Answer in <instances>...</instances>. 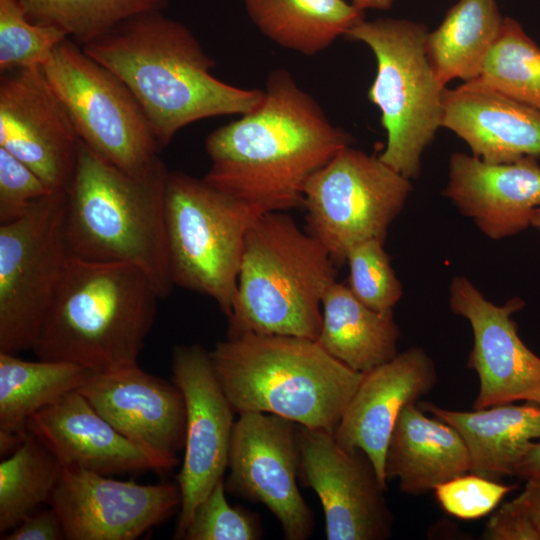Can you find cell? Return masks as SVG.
I'll list each match as a JSON object with an SVG mask.
<instances>
[{
    "label": "cell",
    "mask_w": 540,
    "mask_h": 540,
    "mask_svg": "<svg viewBox=\"0 0 540 540\" xmlns=\"http://www.w3.org/2000/svg\"><path fill=\"white\" fill-rule=\"evenodd\" d=\"M427 34L423 24L396 18L363 19L346 34L367 45L376 59L367 96L380 110L387 135L379 158L408 179L420 173L421 156L442 127L446 87L429 62Z\"/></svg>",
    "instance_id": "7"
},
{
    "label": "cell",
    "mask_w": 540,
    "mask_h": 540,
    "mask_svg": "<svg viewBox=\"0 0 540 540\" xmlns=\"http://www.w3.org/2000/svg\"><path fill=\"white\" fill-rule=\"evenodd\" d=\"M209 354L238 415L270 413L333 434L364 376L296 336L244 333Z\"/></svg>",
    "instance_id": "5"
},
{
    "label": "cell",
    "mask_w": 540,
    "mask_h": 540,
    "mask_svg": "<svg viewBox=\"0 0 540 540\" xmlns=\"http://www.w3.org/2000/svg\"><path fill=\"white\" fill-rule=\"evenodd\" d=\"M52 192L29 167L0 148V224L19 219Z\"/></svg>",
    "instance_id": "36"
},
{
    "label": "cell",
    "mask_w": 540,
    "mask_h": 540,
    "mask_svg": "<svg viewBox=\"0 0 540 540\" xmlns=\"http://www.w3.org/2000/svg\"><path fill=\"white\" fill-rule=\"evenodd\" d=\"M82 49L130 89L160 151L183 127L205 118L248 113L263 97V90L215 78V62L192 31L160 11L133 17Z\"/></svg>",
    "instance_id": "2"
},
{
    "label": "cell",
    "mask_w": 540,
    "mask_h": 540,
    "mask_svg": "<svg viewBox=\"0 0 540 540\" xmlns=\"http://www.w3.org/2000/svg\"><path fill=\"white\" fill-rule=\"evenodd\" d=\"M259 216L204 178L168 170L165 217L174 285L210 297L229 317L245 237Z\"/></svg>",
    "instance_id": "8"
},
{
    "label": "cell",
    "mask_w": 540,
    "mask_h": 540,
    "mask_svg": "<svg viewBox=\"0 0 540 540\" xmlns=\"http://www.w3.org/2000/svg\"><path fill=\"white\" fill-rule=\"evenodd\" d=\"M484 540H540V535L522 507L513 499L501 506L485 525Z\"/></svg>",
    "instance_id": "37"
},
{
    "label": "cell",
    "mask_w": 540,
    "mask_h": 540,
    "mask_svg": "<svg viewBox=\"0 0 540 540\" xmlns=\"http://www.w3.org/2000/svg\"><path fill=\"white\" fill-rule=\"evenodd\" d=\"M514 488L475 473H466L438 485L434 492L438 503L448 514L463 520H475L493 511Z\"/></svg>",
    "instance_id": "35"
},
{
    "label": "cell",
    "mask_w": 540,
    "mask_h": 540,
    "mask_svg": "<svg viewBox=\"0 0 540 540\" xmlns=\"http://www.w3.org/2000/svg\"><path fill=\"white\" fill-rule=\"evenodd\" d=\"M92 372L70 362L27 361L0 352V430H25L31 415L79 390Z\"/></svg>",
    "instance_id": "28"
},
{
    "label": "cell",
    "mask_w": 540,
    "mask_h": 540,
    "mask_svg": "<svg viewBox=\"0 0 540 540\" xmlns=\"http://www.w3.org/2000/svg\"><path fill=\"white\" fill-rule=\"evenodd\" d=\"M452 311L468 320L473 347L468 367L479 378L474 409L523 400L540 407V357L518 335L512 315L524 306L519 298L495 305L465 277L450 285Z\"/></svg>",
    "instance_id": "17"
},
{
    "label": "cell",
    "mask_w": 540,
    "mask_h": 540,
    "mask_svg": "<svg viewBox=\"0 0 540 540\" xmlns=\"http://www.w3.org/2000/svg\"><path fill=\"white\" fill-rule=\"evenodd\" d=\"M531 225L540 232V207L536 209Z\"/></svg>",
    "instance_id": "42"
},
{
    "label": "cell",
    "mask_w": 540,
    "mask_h": 540,
    "mask_svg": "<svg viewBox=\"0 0 540 540\" xmlns=\"http://www.w3.org/2000/svg\"><path fill=\"white\" fill-rule=\"evenodd\" d=\"M63 465L38 439L27 432L24 441L0 463V533L49 503Z\"/></svg>",
    "instance_id": "29"
},
{
    "label": "cell",
    "mask_w": 540,
    "mask_h": 540,
    "mask_svg": "<svg viewBox=\"0 0 540 540\" xmlns=\"http://www.w3.org/2000/svg\"><path fill=\"white\" fill-rule=\"evenodd\" d=\"M437 382L433 361L420 348H410L364 373L335 431L346 449H359L372 462L386 487L388 443L402 409L428 394Z\"/></svg>",
    "instance_id": "19"
},
{
    "label": "cell",
    "mask_w": 540,
    "mask_h": 540,
    "mask_svg": "<svg viewBox=\"0 0 540 540\" xmlns=\"http://www.w3.org/2000/svg\"><path fill=\"white\" fill-rule=\"evenodd\" d=\"M351 142L286 69H275L256 108L206 137L203 178L261 215L286 212L303 207L308 180Z\"/></svg>",
    "instance_id": "1"
},
{
    "label": "cell",
    "mask_w": 540,
    "mask_h": 540,
    "mask_svg": "<svg viewBox=\"0 0 540 540\" xmlns=\"http://www.w3.org/2000/svg\"><path fill=\"white\" fill-rule=\"evenodd\" d=\"M526 481L524 490L514 500L528 515L540 535V479Z\"/></svg>",
    "instance_id": "39"
},
{
    "label": "cell",
    "mask_w": 540,
    "mask_h": 540,
    "mask_svg": "<svg viewBox=\"0 0 540 540\" xmlns=\"http://www.w3.org/2000/svg\"><path fill=\"white\" fill-rule=\"evenodd\" d=\"M172 382L185 401L184 455L176 481L181 503L173 539H182L195 509L223 479L228 466L235 411L199 344L180 345L172 353Z\"/></svg>",
    "instance_id": "13"
},
{
    "label": "cell",
    "mask_w": 540,
    "mask_h": 540,
    "mask_svg": "<svg viewBox=\"0 0 540 540\" xmlns=\"http://www.w3.org/2000/svg\"><path fill=\"white\" fill-rule=\"evenodd\" d=\"M394 0H351V3L361 11L366 9L386 10L393 5Z\"/></svg>",
    "instance_id": "41"
},
{
    "label": "cell",
    "mask_w": 540,
    "mask_h": 540,
    "mask_svg": "<svg viewBox=\"0 0 540 540\" xmlns=\"http://www.w3.org/2000/svg\"><path fill=\"white\" fill-rule=\"evenodd\" d=\"M468 472L469 451L454 427L427 417L417 403L402 409L386 451V481L398 479L402 492L418 496Z\"/></svg>",
    "instance_id": "23"
},
{
    "label": "cell",
    "mask_w": 540,
    "mask_h": 540,
    "mask_svg": "<svg viewBox=\"0 0 540 540\" xmlns=\"http://www.w3.org/2000/svg\"><path fill=\"white\" fill-rule=\"evenodd\" d=\"M399 329L393 312L373 310L349 287L335 281L322 299V326L317 342L351 369L366 373L397 353Z\"/></svg>",
    "instance_id": "25"
},
{
    "label": "cell",
    "mask_w": 540,
    "mask_h": 540,
    "mask_svg": "<svg viewBox=\"0 0 540 540\" xmlns=\"http://www.w3.org/2000/svg\"><path fill=\"white\" fill-rule=\"evenodd\" d=\"M25 427L63 467L108 476L174 467L119 433L78 390L31 415Z\"/></svg>",
    "instance_id": "20"
},
{
    "label": "cell",
    "mask_w": 540,
    "mask_h": 540,
    "mask_svg": "<svg viewBox=\"0 0 540 540\" xmlns=\"http://www.w3.org/2000/svg\"><path fill=\"white\" fill-rule=\"evenodd\" d=\"M67 192L0 224V352L31 349L65 272Z\"/></svg>",
    "instance_id": "10"
},
{
    "label": "cell",
    "mask_w": 540,
    "mask_h": 540,
    "mask_svg": "<svg viewBox=\"0 0 540 540\" xmlns=\"http://www.w3.org/2000/svg\"><path fill=\"white\" fill-rule=\"evenodd\" d=\"M41 68L87 147L132 176L152 170L160 159L154 131L118 76L68 38Z\"/></svg>",
    "instance_id": "9"
},
{
    "label": "cell",
    "mask_w": 540,
    "mask_h": 540,
    "mask_svg": "<svg viewBox=\"0 0 540 540\" xmlns=\"http://www.w3.org/2000/svg\"><path fill=\"white\" fill-rule=\"evenodd\" d=\"M299 424L262 412L239 414L234 423L226 491L261 503L279 521L284 538L305 540L314 518L298 485Z\"/></svg>",
    "instance_id": "12"
},
{
    "label": "cell",
    "mask_w": 540,
    "mask_h": 540,
    "mask_svg": "<svg viewBox=\"0 0 540 540\" xmlns=\"http://www.w3.org/2000/svg\"><path fill=\"white\" fill-rule=\"evenodd\" d=\"M3 540H62L65 534L58 513L50 506L35 511L8 533Z\"/></svg>",
    "instance_id": "38"
},
{
    "label": "cell",
    "mask_w": 540,
    "mask_h": 540,
    "mask_svg": "<svg viewBox=\"0 0 540 540\" xmlns=\"http://www.w3.org/2000/svg\"><path fill=\"white\" fill-rule=\"evenodd\" d=\"M441 126L488 163L540 156V110L472 80L445 89Z\"/></svg>",
    "instance_id": "22"
},
{
    "label": "cell",
    "mask_w": 540,
    "mask_h": 540,
    "mask_svg": "<svg viewBox=\"0 0 540 540\" xmlns=\"http://www.w3.org/2000/svg\"><path fill=\"white\" fill-rule=\"evenodd\" d=\"M327 250L285 212L259 216L250 226L228 318V337L244 333L317 341L322 299L336 281Z\"/></svg>",
    "instance_id": "6"
},
{
    "label": "cell",
    "mask_w": 540,
    "mask_h": 540,
    "mask_svg": "<svg viewBox=\"0 0 540 540\" xmlns=\"http://www.w3.org/2000/svg\"><path fill=\"white\" fill-rule=\"evenodd\" d=\"M496 0H459L426 37V53L440 83L479 77L502 27Z\"/></svg>",
    "instance_id": "27"
},
{
    "label": "cell",
    "mask_w": 540,
    "mask_h": 540,
    "mask_svg": "<svg viewBox=\"0 0 540 540\" xmlns=\"http://www.w3.org/2000/svg\"><path fill=\"white\" fill-rule=\"evenodd\" d=\"M349 266L348 287L369 308L385 312L393 309L402 295L383 240L369 239L356 244L346 257Z\"/></svg>",
    "instance_id": "33"
},
{
    "label": "cell",
    "mask_w": 540,
    "mask_h": 540,
    "mask_svg": "<svg viewBox=\"0 0 540 540\" xmlns=\"http://www.w3.org/2000/svg\"><path fill=\"white\" fill-rule=\"evenodd\" d=\"M221 479L194 511L184 540H256L262 538L259 519L249 511L232 507Z\"/></svg>",
    "instance_id": "34"
},
{
    "label": "cell",
    "mask_w": 540,
    "mask_h": 540,
    "mask_svg": "<svg viewBox=\"0 0 540 540\" xmlns=\"http://www.w3.org/2000/svg\"><path fill=\"white\" fill-rule=\"evenodd\" d=\"M419 407L459 432L469 451L470 473L489 479L515 475L533 442L540 439V407L535 404L508 403L471 412L426 402Z\"/></svg>",
    "instance_id": "24"
},
{
    "label": "cell",
    "mask_w": 540,
    "mask_h": 540,
    "mask_svg": "<svg viewBox=\"0 0 540 540\" xmlns=\"http://www.w3.org/2000/svg\"><path fill=\"white\" fill-rule=\"evenodd\" d=\"M68 35L28 19L18 0H0L1 73L41 67Z\"/></svg>",
    "instance_id": "32"
},
{
    "label": "cell",
    "mask_w": 540,
    "mask_h": 540,
    "mask_svg": "<svg viewBox=\"0 0 540 540\" xmlns=\"http://www.w3.org/2000/svg\"><path fill=\"white\" fill-rule=\"evenodd\" d=\"M35 24L53 26L82 46L138 15L160 11L167 0H18Z\"/></svg>",
    "instance_id": "30"
},
{
    "label": "cell",
    "mask_w": 540,
    "mask_h": 540,
    "mask_svg": "<svg viewBox=\"0 0 540 540\" xmlns=\"http://www.w3.org/2000/svg\"><path fill=\"white\" fill-rule=\"evenodd\" d=\"M159 299L134 265L70 257L31 349L93 372L137 365Z\"/></svg>",
    "instance_id": "3"
},
{
    "label": "cell",
    "mask_w": 540,
    "mask_h": 540,
    "mask_svg": "<svg viewBox=\"0 0 540 540\" xmlns=\"http://www.w3.org/2000/svg\"><path fill=\"white\" fill-rule=\"evenodd\" d=\"M119 433L174 467L184 449L185 401L180 389L138 364L92 372L78 390Z\"/></svg>",
    "instance_id": "18"
},
{
    "label": "cell",
    "mask_w": 540,
    "mask_h": 540,
    "mask_svg": "<svg viewBox=\"0 0 540 540\" xmlns=\"http://www.w3.org/2000/svg\"><path fill=\"white\" fill-rule=\"evenodd\" d=\"M81 139L41 67L1 73L0 148L52 191L68 192Z\"/></svg>",
    "instance_id": "15"
},
{
    "label": "cell",
    "mask_w": 540,
    "mask_h": 540,
    "mask_svg": "<svg viewBox=\"0 0 540 540\" xmlns=\"http://www.w3.org/2000/svg\"><path fill=\"white\" fill-rule=\"evenodd\" d=\"M178 484L120 481L63 467L49 501L67 540H135L180 508Z\"/></svg>",
    "instance_id": "16"
},
{
    "label": "cell",
    "mask_w": 540,
    "mask_h": 540,
    "mask_svg": "<svg viewBox=\"0 0 540 540\" xmlns=\"http://www.w3.org/2000/svg\"><path fill=\"white\" fill-rule=\"evenodd\" d=\"M515 475L528 479H540V439L533 442L518 465Z\"/></svg>",
    "instance_id": "40"
},
{
    "label": "cell",
    "mask_w": 540,
    "mask_h": 540,
    "mask_svg": "<svg viewBox=\"0 0 540 540\" xmlns=\"http://www.w3.org/2000/svg\"><path fill=\"white\" fill-rule=\"evenodd\" d=\"M250 20L276 45L314 55L364 19L344 0H244Z\"/></svg>",
    "instance_id": "26"
},
{
    "label": "cell",
    "mask_w": 540,
    "mask_h": 540,
    "mask_svg": "<svg viewBox=\"0 0 540 540\" xmlns=\"http://www.w3.org/2000/svg\"><path fill=\"white\" fill-rule=\"evenodd\" d=\"M299 477L318 496L328 540H385L393 517L385 486L364 452L334 434L299 425Z\"/></svg>",
    "instance_id": "14"
},
{
    "label": "cell",
    "mask_w": 540,
    "mask_h": 540,
    "mask_svg": "<svg viewBox=\"0 0 540 540\" xmlns=\"http://www.w3.org/2000/svg\"><path fill=\"white\" fill-rule=\"evenodd\" d=\"M444 195L486 236L506 238L530 226L540 207V165L531 156L488 163L456 152L450 157Z\"/></svg>",
    "instance_id": "21"
},
{
    "label": "cell",
    "mask_w": 540,
    "mask_h": 540,
    "mask_svg": "<svg viewBox=\"0 0 540 540\" xmlns=\"http://www.w3.org/2000/svg\"><path fill=\"white\" fill-rule=\"evenodd\" d=\"M475 80L540 110V47L519 22L505 17Z\"/></svg>",
    "instance_id": "31"
},
{
    "label": "cell",
    "mask_w": 540,
    "mask_h": 540,
    "mask_svg": "<svg viewBox=\"0 0 540 540\" xmlns=\"http://www.w3.org/2000/svg\"><path fill=\"white\" fill-rule=\"evenodd\" d=\"M409 180L379 156L346 146L305 186L306 231L343 264L356 244L384 241L412 190Z\"/></svg>",
    "instance_id": "11"
},
{
    "label": "cell",
    "mask_w": 540,
    "mask_h": 540,
    "mask_svg": "<svg viewBox=\"0 0 540 540\" xmlns=\"http://www.w3.org/2000/svg\"><path fill=\"white\" fill-rule=\"evenodd\" d=\"M168 169L159 159L143 177L109 163L83 142L67 192L65 239L70 257L134 265L161 299L172 280L166 217Z\"/></svg>",
    "instance_id": "4"
}]
</instances>
